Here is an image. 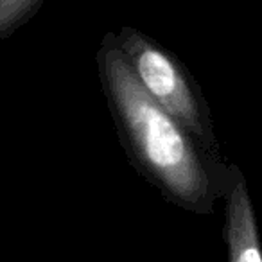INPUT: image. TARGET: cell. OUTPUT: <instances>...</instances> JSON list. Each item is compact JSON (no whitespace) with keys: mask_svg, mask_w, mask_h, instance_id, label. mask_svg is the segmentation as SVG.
<instances>
[{"mask_svg":"<svg viewBox=\"0 0 262 262\" xmlns=\"http://www.w3.org/2000/svg\"><path fill=\"white\" fill-rule=\"evenodd\" d=\"M45 0H0V43L31 22Z\"/></svg>","mask_w":262,"mask_h":262,"instance_id":"4","label":"cell"},{"mask_svg":"<svg viewBox=\"0 0 262 262\" xmlns=\"http://www.w3.org/2000/svg\"><path fill=\"white\" fill-rule=\"evenodd\" d=\"M115 41L124 52L140 86L183 129L214 157H225L203 88L183 61L149 34L122 26Z\"/></svg>","mask_w":262,"mask_h":262,"instance_id":"2","label":"cell"},{"mask_svg":"<svg viewBox=\"0 0 262 262\" xmlns=\"http://www.w3.org/2000/svg\"><path fill=\"white\" fill-rule=\"evenodd\" d=\"M106 106L124 153L165 201L194 215H212L232 180V164L205 151L147 95L108 31L95 52Z\"/></svg>","mask_w":262,"mask_h":262,"instance_id":"1","label":"cell"},{"mask_svg":"<svg viewBox=\"0 0 262 262\" xmlns=\"http://www.w3.org/2000/svg\"><path fill=\"white\" fill-rule=\"evenodd\" d=\"M223 239L228 262H262L258 226L248 180L237 164H232V180L225 198Z\"/></svg>","mask_w":262,"mask_h":262,"instance_id":"3","label":"cell"}]
</instances>
